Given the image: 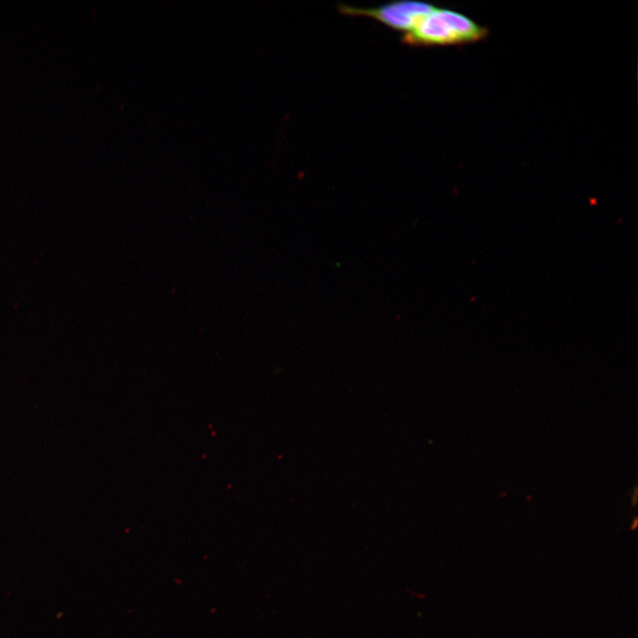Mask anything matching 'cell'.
Here are the masks:
<instances>
[{
  "mask_svg": "<svg viewBox=\"0 0 638 638\" xmlns=\"http://www.w3.org/2000/svg\"><path fill=\"white\" fill-rule=\"evenodd\" d=\"M486 30L456 11L435 7L417 26L403 35L402 43L409 45H448L475 42Z\"/></svg>",
  "mask_w": 638,
  "mask_h": 638,
  "instance_id": "6da1fadb",
  "label": "cell"
},
{
  "mask_svg": "<svg viewBox=\"0 0 638 638\" xmlns=\"http://www.w3.org/2000/svg\"><path fill=\"white\" fill-rule=\"evenodd\" d=\"M434 8L428 3L411 0L396 1L372 8L346 4L338 6L339 12L345 15L369 17L405 34L413 30Z\"/></svg>",
  "mask_w": 638,
  "mask_h": 638,
  "instance_id": "7a4b0ae2",
  "label": "cell"
}]
</instances>
